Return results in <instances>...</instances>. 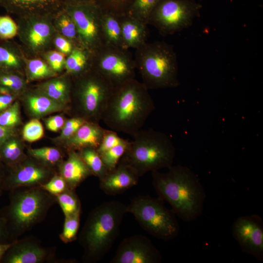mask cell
Segmentation results:
<instances>
[{"mask_svg":"<svg viewBox=\"0 0 263 263\" xmlns=\"http://www.w3.org/2000/svg\"><path fill=\"white\" fill-rule=\"evenodd\" d=\"M39 89L43 94L63 105L70 100L71 84L66 79H51L42 84Z\"/></svg>","mask_w":263,"mask_h":263,"instance_id":"cb8c5ba5","label":"cell"},{"mask_svg":"<svg viewBox=\"0 0 263 263\" xmlns=\"http://www.w3.org/2000/svg\"><path fill=\"white\" fill-rule=\"evenodd\" d=\"M40 187L54 196L61 193L69 188L63 178L59 174H55L48 181Z\"/></svg>","mask_w":263,"mask_h":263,"instance_id":"60d3db41","label":"cell"},{"mask_svg":"<svg viewBox=\"0 0 263 263\" xmlns=\"http://www.w3.org/2000/svg\"><path fill=\"white\" fill-rule=\"evenodd\" d=\"M75 95L81 117L97 123L101 120L113 87L93 68L75 77Z\"/></svg>","mask_w":263,"mask_h":263,"instance_id":"ba28073f","label":"cell"},{"mask_svg":"<svg viewBox=\"0 0 263 263\" xmlns=\"http://www.w3.org/2000/svg\"><path fill=\"white\" fill-rule=\"evenodd\" d=\"M93 53L81 46L75 47L66 58V73L75 77L92 68Z\"/></svg>","mask_w":263,"mask_h":263,"instance_id":"603a6c76","label":"cell"},{"mask_svg":"<svg viewBox=\"0 0 263 263\" xmlns=\"http://www.w3.org/2000/svg\"><path fill=\"white\" fill-rule=\"evenodd\" d=\"M86 121L84 118L76 116L66 121L62 127L60 138L66 140L73 136Z\"/></svg>","mask_w":263,"mask_h":263,"instance_id":"7bdbcfd3","label":"cell"},{"mask_svg":"<svg viewBox=\"0 0 263 263\" xmlns=\"http://www.w3.org/2000/svg\"><path fill=\"white\" fill-rule=\"evenodd\" d=\"M53 23L57 33L70 40L76 46H81L75 21L64 8L54 16Z\"/></svg>","mask_w":263,"mask_h":263,"instance_id":"d4e9b609","label":"cell"},{"mask_svg":"<svg viewBox=\"0 0 263 263\" xmlns=\"http://www.w3.org/2000/svg\"><path fill=\"white\" fill-rule=\"evenodd\" d=\"M64 6L63 0H0V7L18 18L54 17Z\"/></svg>","mask_w":263,"mask_h":263,"instance_id":"e0dca14e","label":"cell"},{"mask_svg":"<svg viewBox=\"0 0 263 263\" xmlns=\"http://www.w3.org/2000/svg\"><path fill=\"white\" fill-rule=\"evenodd\" d=\"M56 248L45 247L34 236L19 239L14 242L6 251L1 263H54Z\"/></svg>","mask_w":263,"mask_h":263,"instance_id":"9a60e30c","label":"cell"},{"mask_svg":"<svg viewBox=\"0 0 263 263\" xmlns=\"http://www.w3.org/2000/svg\"><path fill=\"white\" fill-rule=\"evenodd\" d=\"M155 109L147 88L134 78L114 90L101 120L111 130L133 136Z\"/></svg>","mask_w":263,"mask_h":263,"instance_id":"7a4b0ae2","label":"cell"},{"mask_svg":"<svg viewBox=\"0 0 263 263\" xmlns=\"http://www.w3.org/2000/svg\"><path fill=\"white\" fill-rule=\"evenodd\" d=\"M28 108L36 116H40L63 109L64 105L47 96L34 94L28 96L27 99Z\"/></svg>","mask_w":263,"mask_h":263,"instance_id":"484cf974","label":"cell"},{"mask_svg":"<svg viewBox=\"0 0 263 263\" xmlns=\"http://www.w3.org/2000/svg\"><path fill=\"white\" fill-rule=\"evenodd\" d=\"M129 143L130 142L127 141L100 154L108 172L112 171L116 167L125 153Z\"/></svg>","mask_w":263,"mask_h":263,"instance_id":"836d02e7","label":"cell"},{"mask_svg":"<svg viewBox=\"0 0 263 263\" xmlns=\"http://www.w3.org/2000/svg\"><path fill=\"white\" fill-rule=\"evenodd\" d=\"M202 5L196 0H161L152 12L148 24L163 35L190 26L200 15Z\"/></svg>","mask_w":263,"mask_h":263,"instance_id":"30bf717a","label":"cell"},{"mask_svg":"<svg viewBox=\"0 0 263 263\" xmlns=\"http://www.w3.org/2000/svg\"><path fill=\"white\" fill-rule=\"evenodd\" d=\"M127 141L119 137L116 132L112 130H106L103 136L97 151L101 154L113 147L123 144Z\"/></svg>","mask_w":263,"mask_h":263,"instance_id":"74e56055","label":"cell"},{"mask_svg":"<svg viewBox=\"0 0 263 263\" xmlns=\"http://www.w3.org/2000/svg\"><path fill=\"white\" fill-rule=\"evenodd\" d=\"M23 156L20 145L14 138H9L0 146V159L10 167L22 160Z\"/></svg>","mask_w":263,"mask_h":263,"instance_id":"f1b7e54d","label":"cell"},{"mask_svg":"<svg viewBox=\"0 0 263 263\" xmlns=\"http://www.w3.org/2000/svg\"><path fill=\"white\" fill-rule=\"evenodd\" d=\"M65 56L61 52L56 50L48 51L44 54L47 63L55 72H59L64 68Z\"/></svg>","mask_w":263,"mask_h":263,"instance_id":"b9f144b4","label":"cell"},{"mask_svg":"<svg viewBox=\"0 0 263 263\" xmlns=\"http://www.w3.org/2000/svg\"><path fill=\"white\" fill-rule=\"evenodd\" d=\"M14 96L11 94H0V112L7 109L14 100Z\"/></svg>","mask_w":263,"mask_h":263,"instance_id":"7dc6e473","label":"cell"},{"mask_svg":"<svg viewBox=\"0 0 263 263\" xmlns=\"http://www.w3.org/2000/svg\"><path fill=\"white\" fill-rule=\"evenodd\" d=\"M56 203V197L40 186L23 187L9 191V203L0 209L11 242L45 218Z\"/></svg>","mask_w":263,"mask_h":263,"instance_id":"277c9868","label":"cell"},{"mask_svg":"<svg viewBox=\"0 0 263 263\" xmlns=\"http://www.w3.org/2000/svg\"><path fill=\"white\" fill-rule=\"evenodd\" d=\"M127 212L133 215L141 227L158 239L168 241L176 237L180 226L176 215L164 201L149 195H139L127 206Z\"/></svg>","mask_w":263,"mask_h":263,"instance_id":"52a82bcc","label":"cell"},{"mask_svg":"<svg viewBox=\"0 0 263 263\" xmlns=\"http://www.w3.org/2000/svg\"><path fill=\"white\" fill-rule=\"evenodd\" d=\"M59 174L69 188L75 189L89 176L93 175L79 153L71 150L67 159L59 165Z\"/></svg>","mask_w":263,"mask_h":263,"instance_id":"d6986e66","label":"cell"},{"mask_svg":"<svg viewBox=\"0 0 263 263\" xmlns=\"http://www.w3.org/2000/svg\"><path fill=\"white\" fill-rule=\"evenodd\" d=\"M14 242V241H13ZM12 243L8 244H0V263L4 254L12 244Z\"/></svg>","mask_w":263,"mask_h":263,"instance_id":"681fc988","label":"cell"},{"mask_svg":"<svg viewBox=\"0 0 263 263\" xmlns=\"http://www.w3.org/2000/svg\"><path fill=\"white\" fill-rule=\"evenodd\" d=\"M0 70V86L5 88L11 92H17L24 87V82L20 76L11 71L12 70L1 68Z\"/></svg>","mask_w":263,"mask_h":263,"instance_id":"d590c367","label":"cell"},{"mask_svg":"<svg viewBox=\"0 0 263 263\" xmlns=\"http://www.w3.org/2000/svg\"><path fill=\"white\" fill-rule=\"evenodd\" d=\"M3 190L0 188V198L1 196L2 195Z\"/></svg>","mask_w":263,"mask_h":263,"instance_id":"f5cc1de1","label":"cell"},{"mask_svg":"<svg viewBox=\"0 0 263 263\" xmlns=\"http://www.w3.org/2000/svg\"><path fill=\"white\" fill-rule=\"evenodd\" d=\"M56 197V203L60 206L64 217L73 215L81 211V202L75 189L68 188Z\"/></svg>","mask_w":263,"mask_h":263,"instance_id":"f546056e","label":"cell"},{"mask_svg":"<svg viewBox=\"0 0 263 263\" xmlns=\"http://www.w3.org/2000/svg\"><path fill=\"white\" fill-rule=\"evenodd\" d=\"M12 243L4 219L0 215V244Z\"/></svg>","mask_w":263,"mask_h":263,"instance_id":"bcb514c9","label":"cell"},{"mask_svg":"<svg viewBox=\"0 0 263 263\" xmlns=\"http://www.w3.org/2000/svg\"><path fill=\"white\" fill-rule=\"evenodd\" d=\"M43 127L37 119H32L24 126L22 131L23 139L28 142H34L43 136Z\"/></svg>","mask_w":263,"mask_h":263,"instance_id":"8d00e7d4","label":"cell"},{"mask_svg":"<svg viewBox=\"0 0 263 263\" xmlns=\"http://www.w3.org/2000/svg\"><path fill=\"white\" fill-rule=\"evenodd\" d=\"M20 120L19 108L18 102H15L0 113V125L10 128L17 125Z\"/></svg>","mask_w":263,"mask_h":263,"instance_id":"f35d334b","label":"cell"},{"mask_svg":"<svg viewBox=\"0 0 263 263\" xmlns=\"http://www.w3.org/2000/svg\"><path fill=\"white\" fill-rule=\"evenodd\" d=\"M10 167L8 173L4 174L0 184L3 191L19 187L40 186L55 174L46 165L29 159L22 160Z\"/></svg>","mask_w":263,"mask_h":263,"instance_id":"4fadbf2b","label":"cell"},{"mask_svg":"<svg viewBox=\"0 0 263 263\" xmlns=\"http://www.w3.org/2000/svg\"><path fill=\"white\" fill-rule=\"evenodd\" d=\"M135 50L136 68L148 90L179 85L177 56L172 46L164 41L146 42Z\"/></svg>","mask_w":263,"mask_h":263,"instance_id":"8992f818","label":"cell"},{"mask_svg":"<svg viewBox=\"0 0 263 263\" xmlns=\"http://www.w3.org/2000/svg\"><path fill=\"white\" fill-rule=\"evenodd\" d=\"M13 131L8 127L0 125V146L8 139L11 137Z\"/></svg>","mask_w":263,"mask_h":263,"instance_id":"c3c4849f","label":"cell"},{"mask_svg":"<svg viewBox=\"0 0 263 263\" xmlns=\"http://www.w3.org/2000/svg\"><path fill=\"white\" fill-rule=\"evenodd\" d=\"M76 25L80 46L93 53L103 44L102 9L94 0L64 4Z\"/></svg>","mask_w":263,"mask_h":263,"instance_id":"8fae6325","label":"cell"},{"mask_svg":"<svg viewBox=\"0 0 263 263\" xmlns=\"http://www.w3.org/2000/svg\"><path fill=\"white\" fill-rule=\"evenodd\" d=\"M29 152L33 158L46 166L55 165L59 162L62 158L59 150L52 147L31 149Z\"/></svg>","mask_w":263,"mask_h":263,"instance_id":"d6a6232c","label":"cell"},{"mask_svg":"<svg viewBox=\"0 0 263 263\" xmlns=\"http://www.w3.org/2000/svg\"><path fill=\"white\" fill-rule=\"evenodd\" d=\"M160 251L147 237L136 235L124 239L119 244L111 263H160Z\"/></svg>","mask_w":263,"mask_h":263,"instance_id":"2e32d148","label":"cell"},{"mask_svg":"<svg viewBox=\"0 0 263 263\" xmlns=\"http://www.w3.org/2000/svg\"><path fill=\"white\" fill-rule=\"evenodd\" d=\"M53 18L41 16L18 18V35L29 53L35 55L45 53L53 43L56 32Z\"/></svg>","mask_w":263,"mask_h":263,"instance_id":"7c38bea8","label":"cell"},{"mask_svg":"<svg viewBox=\"0 0 263 263\" xmlns=\"http://www.w3.org/2000/svg\"><path fill=\"white\" fill-rule=\"evenodd\" d=\"M139 177L132 168L120 160L113 170L99 179V187L106 194L115 195L135 186Z\"/></svg>","mask_w":263,"mask_h":263,"instance_id":"ac0fdd59","label":"cell"},{"mask_svg":"<svg viewBox=\"0 0 263 263\" xmlns=\"http://www.w3.org/2000/svg\"><path fill=\"white\" fill-rule=\"evenodd\" d=\"M64 3V4H73L80 3L83 2L89 1L93 0H63Z\"/></svg>","mask_w":263,"mask_h":263,"instance_id":"f907efd6","label":"cell"},{"mask_svg":"<svg viewBox=\"0 0 263 263\" xmlns=\"http://www.w3.org/2000/svg\"><path fill=\"white\" fill-rule=\"evenodd\" d=\"M120 17L103 10L101 32L103 44L126 49L122 39Z\"/></svg>","mask_w":263,"mask_h":263,"instance_id":"7402d4cb","label":"cell"},{"mask_svg":"<svg viewBox=\"0 0 263 263\" xmlns=\"http://www.w3.org/2000/svg\"><path fill=\"white\" fill-rule=\"evenodd\" d=\"M4 172L2 171L1 164V160L0 159V184L2 179L3 176L4 175Z\"/></svg>","mask_w":263,"mask_h":263,"instance_id":"816d5d0a","label":"cell"},{"mask_svg":"<svg viewBox=\"0 0 263 263\" xmlns=\"http://www.w3.org/2000/svg\"><path fill=\"white\" fill-rule=\"evenodd\" d=\"M26 69L28 77L31 80L50 77L55 75V72L47 62L38 58L27 60Z\"/></svg>","mask_w":263,"mask_h":263,"instance_id":"4dcf8cb0","label":"cell"},{"mask_svg":"<svg viewBox=\"0 0 263 263\" xmlns=\"http://www.w3.org/2000/svg\"><path fill=\"white\" fill-rule=\"evenodd\" d=\"M53 44L57 48V51L67 56L76 47L70 40L57 33L54 37Z\"/></svg>","mask_w":263,"mask_h":263,"instance_id":"ee69618b","label":"cell"},{"mask_svg":"<svg viewBox=\"0 0 263 263\" xmlns=\"http://www.w3.org/2000/svg\"><path fill=\"white\" fill-rule=\"evenodd\" d=\"M105 131L97 123L86 121L66 140L67 145L72 150H80L85 148L96 149Z\"/></svg>","mask_w":263,"mask_h":263,"instance_id":"ffe728a7","label":"cell"},{"mask_svg":"<svg viewBox=\"0 0 263 263\" xmlns=\"http://www.w3.org/2000/svg\"><path fill=\"white\" fill-rule=\"evenodd\" d=\"M64 123L63 117L57 115L47 119L46 121V125L47 129L51 131L57 132L63 127Z\"/></svg>","mask_w":263,"mask_h":263,"instance_id":"f6af8a7d","label":"cell"},{"mask_svg":"<svg viewBox=\"0 0 263 263\" xmlns=\"http://www.w3.org/2000/svg\"><path fill=\"white\" fill-rule=\"evenodd\" d=\"M132 136L133 140L120 160L132 168L139 177L172 166L175 149L166 134L151 129H141Z\"/></svg>","mask_w":263,"mask_h":263,"instance_id":"5b68a950","label":"cell"},{"mask_svg":"<svg viewBox=\"0 0 263 263\" xmlns=\"http://www.w3.org/2000/svg\"><path fill=\"white\" fill-rule=\"evenodd\" d=\"M81 211L65 217L63 227L59 234L60 239L64 243L68 244L76 240L80 225Z\"/></svg>","mask_w":263,"mask_h":263,"instance_id":"1f68e13d","label":"cell"},{"mask_svg":"<svg viewBox=\"0 0 263 263\" xmlns=\"http://www.w3.org/2000/svg\"><path fill=\"white\" fill-rule=\"evenodd\" d=\"M22 60L11 47L0 44V68L14 70L21 67Z\"/></svg>","mask_w":263,"mask_h":263,"instance_id":"e575fe53","label":"cell"},{"mask_svg":"<svg viewBox=\"0 0 263 263\" xmlns=\"http://www.w3.org/2000/svg\"><path fill=\"white\" fill-rule=\"evenodd\" d=\"M166 172H151L158 197L169 203L182 220L190 223L203 213L206 194L198 177L187 167L177 165Z\"/></svg>","mask_w":263,"mask_h":263,"instance_id":"6da1fadb","label":"cell"},{"mask_svg":"<svg viewBox=\"0 0 263 263\" xmlns=\"http://www.w3.org/2000/svg\"><path fill=\"white\" fill-rule=\"evenodd\" d=\"M232 233L243 252L263 261V220L260 216L239 217L232 225Z\"/></svg>","mask_w":263,"mask_h":263,"instance_id":"5bb4252c","label":"cell"},{"mask_svg":"<svg viewBox=\"0 0 263 263\" xmlns=\"http://www.w3.org/2000/svg\"><path fill=\"white\" fill-rule=\"evenodd\" d=\"M122 39L126 49H135L146 42V25L127 15L120 17Z\"/></svg>","mask_w":263,"mask_h":263,"instance_id":"44dd1931","label":"cell"},{"mask_svg":"<svg viewBox=\"0 0 263 263\" xmlns=\"http://www.w3.org/2000/svg\"><path fill=\"white\" fill-rule=\"evenodd\" d=\"M80 150L79 154L80 157L93 175L101 179L108 173L101 156L96 149L85 148Z\"/></svg>","mask_w":263,"mask_h":263,"instance_id":"4316f807","label":"cell"},{"mask_svg":"<svg viewBox=\"0 0 263 263\" xmlns=\"http://www.w3.org/2000/svg\"><path fill=\"white\" fill-rule=\"evenodd\" d=\"M127 213V205L116 200L103 202L90 211L77 236L83 263H97L109 252Z\"/></svg>","mask_w":263,"mask_h":263,"instance_id":"3957f363","label":"cell"},{"mask_svg":"<svg viewBox=\"0 0 263 263\" xmlns=\"http://www.w3.org/2000/svg\"><path fill=\"white\" fill-rule=\"evenodd\" d=\"M161 0H133L126 15L135 19L146 25Z\"/></svg>","mask_w":263,"mask_h":263,"instance_id":"83f0119b","label":"cell"},{"mask_svg":"<svg viewBox=\"0 0 263 263\" xmlns=\"http://www.w3.org/2000/svg\"><path fill=\"white\" fill-rule=\"evenodd\" d=\"M92 68L114 90L134 79L136 69L128 49L105 44L93 53Z\"/></svg>","mask_w":263,"mask_h":263,"instance_id":"9c48e42d","label":"cell"},{"mask_svg":"<svg viewBox=\"0 0 263 263\" xmlns=\"http://www.w3.org/2000/svg\"><path fill=\"white\" fill-rule=\"evenodd\" d=\"M18 33V24L10 16H0V38L11 39L17 36Z\"/></svg>","mask_w":263,"mask_h":263,"instance_id":"ab89813d","label":"cell"}]
</instances>
